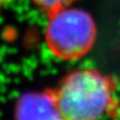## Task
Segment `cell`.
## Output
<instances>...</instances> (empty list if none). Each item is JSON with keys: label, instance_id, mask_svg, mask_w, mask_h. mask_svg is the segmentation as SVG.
Masks as SVG:
<instances>
[{"label": "cell", "instance_id": "6da1fadb", "mask_svg": "<svg viewBox=\"0 0 120 120\" xmlns=\"http://www.w3.org/2000/svg\"><path fill=\"white\" fill-rule=\"evenodd\" d=\"M54 96L64 120H104L114 106L112 81L96 70L69 74Z\"/></svg>", "mask_w": 120, "mask_h": 120}, {"label": "cell", "instance_id": "7a4b0ae2", "mask_svg": "<svg viewBox=\"0 0 120 120\" xmlns=\"http://www.w3.org/2000/svg\"><path fill=\"white\" fill-rule=\"evenodd\" d=\"M95 22L80 9L64 7L48 13L45 41L50 52L63 60H75L85 55L96 39Z\"/></svg>", "mask_w": 120, "mask_h": 120}, {"label": "cell", "instance_id": "277c9868", "mask_svg": "<svg viewBox=\"0 0 120 120\" xmlns=\"http://www.w3.org/2000/svg\"><path fill=\"white\" fill-rule=\"evenodd\" d=\"M3 1H6V0H0V2ZM30 1L41 10L50 13L54 11L69 6L75 0H30Z\"/></svg>", "mask_w": 120, "mask_h": 120}, {"label": "cell", "instance_id": "3957f363", "mask_svg": "<svg viewBox=\"0 0 120 120\" xmlns=\"http://www.w3.org/2000/svg\"><path fill=\"white\" fill-rule=\"evenodd\" d=\"M15 120H64L54 94L30 92L20 97L14 110Z\"/></svg>", "mask_w": 120, "mask_h": 120}]
</instances>
